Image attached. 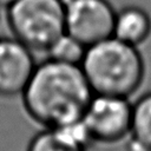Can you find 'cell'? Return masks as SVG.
I'll return each mask as SVG.
<instances>
[{"instance_id":"6da1fadb","label":"cell","mask_w":151,"mask_h":151,"mask_svg":"<svg viewBox=\"0 0 151 151\" xmlns=\"http://www.w3.org/2000/svg\"><path fill=\"white\" fill-rule=\"evenodd\" d=\"M93 91L80 67L46 58L20 94L26 114L42 129L83 118Z\"/></svg>"},{"instance_id":"7a4b0ae2","label":"cell","mask_w":151,"mask_h":151,"mask_svg":"<svg viewBox=\"0 0 151 151\" xmlns=\"http://www.w3.org/2000/svg\"><path fill=\"white\" fill-rule=\"evenodd\" d=\"M80 67L93 93L127 98L140 87L145 73L138 47L113 35L87 46Z\"/></svg>"},{"instance_id":"3957f363","label":"cell","mask_w":151,"mask_h":151,"mask_svg":"<svg viewBox=\"0 0 151 151\" xmlns=\"http://www.w3.org/2000/svg\"><path fill=\"white\" fill-rule=\"evenodd\" d=\"M5 9L12 37L34 53L65 33L64 0H15Z\"/></svg>"},{"instance_id":"277c9868","label":"cell","mask_w":151,"mask_h":151,"mask_svg":"<svg viewBox=\"0 0 151 151\" xmlns=\"http://www.w3.org/2000/svg\"><path fill=\"white\" fill-rule=\"evenodd\" d=\"M81 119L92 143L114 144L131 134L132 103L127 97L94 93Z\"/></svg>"},{"instance_id":"5b68a950","label":"cell","mask_w":151,"mask_h":151,"mask_svg":"<svg viewBox=\"0 0 151 151\" xmlns=\"http://www.w3.org/2000/svg\"><path fill=\"white\" fill-rule=\"evenodd\" d=\"M65 32L90 46L112 35L116 11L109 0H64Z\"/></svg>"},{"instance_id":"8992f818","label":"cell","mask_w":151,"mask_h":151,"mask_svg":"<svg viewBox=\"0 0 151 151\" xmlns=\"http://www.w3.org/2000/svg\"><path fill=\"white\" fill-rule=\"evenodd\" d=\"M34 52L14 37H0V97L22 93L37 66Z\"/></svg>"},{"instance_id":"52a82bcc","label":"cell","mask_w":151,"mask_h":151,"mask_svg":"<svg viewBox=\"0 0 151 151\" xmlns=\"http://www.w3.org/2000/svg\"><path fill=\"white\" fill-rule=\"evenodd\" d=\"M151 34V18L138 6H126L116 12L112 35L129 45L138 47Z\"/></svg>"},{"instance_id":"ba28073f","label":"cell","mask_w":151,"mask_h":151,"mask_svg":"<svg viewBox=\"0 0 151 151\" xmlns=\"http://www.w3.org/2000/svg\"><path fill=\"white\" fill-rule=\"evenodd\" d=\"M86 47L81 41L65 32L51 44L45 54L47 55L46 58L59 63L80 65Z\"/></svg>"},{"instance_id":"9c48e42d","label":"cell","mask_w":151,"mask_h":151,"mask_svg":"<svg viewBox=\"0 0 151 151\" xmlns=\"http://www.w3.org/2000/svg\"><path fill=\"white\" fill-rule=\"evenodd\" d=\"M151 150V91L140 96L132 104L131 134Z\"/></svg>"},{"instance_id":"30bf717a","label":"cell","mask_w":151,"mask_h":151,"mask_svg":"<svg viewBox=\"0 0 151 151\" xmlns=\"http://www.w3.org/2000/svg\"><path fill=\"white\" fill-rule=\"evenodd\" d=\"M26 151H86V149L70 142L54 129H42L32 137Z\"/></svg>"},{"instance_id":"8fae6325","label":"cell","mask_w":151,"mask_h":151,"mask_svg":"<svg viewBox=\"0 0 151 151\" xmlns=\"http://www.w3.org/2000/svg\"><path fill=\"white\" fill-rule=\"evenodd\" d=\"M126 151H151L144 143L130 136L126 143Z\"/></svg>"},{"instance_id":"7c38bea8","label":"cell","mask_w":151,"mask_h":151,"mask_svg":"<svg viewBox=\"0 0 151 151\" xmlns=\"http://www.w3.org/2000/svg\"><path fill=\"white\" fill-rule=\"evenodd\" d=\"M15 0H0V8H7Z\"/></svg>"},{"instance_id":"4fadbf2b","label":"cell","mask_w":151,"mask_h":151,"mask_svg":"<svg viewBox=\"0 0 151 151\" xmlns=\"http://www.w3.org/2000/svg\"><path fill=\"white\" fill-rule=\"evenodd\" d=\"M0 9H1V8H0ZM0 18H1V13H0Z\"/></svg>"}]
</instances>
